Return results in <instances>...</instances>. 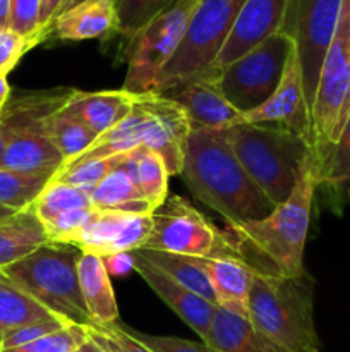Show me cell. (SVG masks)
Listing matches in <instances>:
<instances>
[{
	"instance_id": "18",
	"label": "cell",
	"mask_w": 350,
	"mask_h": 352,
	"mask_svg": "<svg viewBox=\"0 0 350 352\" xmlns=\"http://www.w3.org/2000/svg\"><path fill=\"white\" fill-rule=\"evenodd\" d=\"M119 33L115 0H82L58 14L51 24V34L64 41H84Z\"/></svg>"
},
{
	"instance_id": "5",
	"label": "cell",
	"mask_w": 350,
	"mask_h": 352,
	"mask_svg": "<svg viewBox=\"0 0 350 352\" xmlns=\"http://www.w3.org/2000/svg\"><path fill=\"white\" fill-rule=\"evenodd\" d=\"M81 251L48 243L23 260L2 268L0 275L72 325H91L78 280Z\"/></svg>"
},
{
	"instance_id": "27",
	"label": "cell",
	"mask_w": 350,
	"mask_h": 352,
	"mask_svg": "<svg viewBox=\"0 0 350 352\" xmlns=\"http://www.w3.org/2000/svg\"><path fill=\"white\" fill-rule=\"evenodd\" d=\"M93 206L103 212L154 213L148 199L141 195L137 186L130 181L122 165L113 168L91 189Z\"/></svg>"
},
{
	"instance_id": "26",
	"label": "cell",
	"mask_w": 350,
	"mask_h": 352,
	"mask_svg": "<svg viewBox=\"0 0 350 352\" xmlns=\"http://www.w3.org/2000/svg\"><path fill=\"white\" fill-rule=\"evenodd\" d=\"M40 129L64 155L65 162L72 160L82 151L88 150L96 140V134L69 107V100L60 109H57L41 120Z\"/></svg>"
},
{
	"instance_id": "36",
	"label": "cell",
	"mask_w": 350,
	"mask_h": 352,
	"mask_svg": "<svg viewBox=\"0 0 350 352\" xmlns=\"http://www.w3.org/2000/svg\"><path fill=\"white\" fill-rule=\"evenodd\" d=\"M86 332L91 340L106 352H151L143 342L132 336L129 329L119 322L105 323V325H88Z\"/></svg>"
},
{
	"instance_id": "50",
	"label": "cell",
	"mask_w": 350,
	"mask_h": 352,
	"mask_svg": "<svg viewBox=\"0 0 350 352\" xmlns=\"http://www.w3.org/2000/svg\"><path fill=\"white\" fill-rule=\"evenodd\" d=\"M16 213L17 212H14V210L5 208V206H0V222H2V220H5V219H9V217L16 215Z\"/></svg>"
},
{
	"instance_id": "34",
	"label": "cell",
	"mask_w": 350,
	"mask_h": 352,
	"mask_svg": "<svg viewBox=\"0 0 350 352\" xmlns=\"http://www.w3.org/2000/svg\"><path fill=\"white\" fill-rule=\"evenodd\" d=\"M172 0H115L119 14V34L126 40L143 30Z\"/></svg>"
},
{
	"instance_id": "47",
	"label": "cell",
	"mask_w": 350,
	"mask_h": 352,
	"mask_svg": "<svg viewBox=\"0 0 350 352\" xmlns=\"http://www.w3.org/2000/svg\"><path fill=\"white\" fill-rule=\"evenodd\" d=\"M10 98V86L9 81H7V76L0 74V109L7 105Z\"/></svg>"
},
{
	"instance_id": "22",
	"label": "cell",
	"mask_w": 350,
	"mask_h": 352,
	"mask_svg": "<svg viewBox=\"0 0 350 352\" xmlns=\"http://www.w3.org/2000/svg\"><path fill=\"white\" fill-rule=\"evenodd\" d=\"M206 344L218 352H285L264 337L249 318L216 308Z\"/></svg>"
},
{
	"instance_id": "8",
	"label": "cell",
	"mask_w": 350,
	"mask_h": 352,
	"mask_svg": "<svg viewBox=\"0 0 350 352\" xmlns=\"http://www.w3.org/2000/svg\"><path fill=\"white\" fill-rule=\"evenodd\" d=\"M151 217L153 230L141 250L191 258H240L225 230H220L182 196L167 198Z\"/></svg>"
},
{
	"instance_id": "17",
	"label": "cell",
	"mask_w": 350,
	"mask_h": 352,
	"mask_svg": "<svg viewBox=\"0 0 350 352\" xmlns=\"http://www.w3.org/2000/svg\"><path fill=\"white\" fill-rule=\"evenodd\" d=\"M168 95L180 103L191 117L192 127L225 129L235 124L239 110L225 98L216 81V72H205ZM170 93V91H168Z\"/></svg>"
},
{
	"instance_id": "21",
	"label": "cell",
	"mask_w": 350,
	"mask_h": 352,
	"mask_svg": "<svg viewBox=\"0 0 350 352\" xmlns=\"http://www.w3.org/2000/svg\"><path fill=\"white\" fill-rule=\"evenodd\" d=\"M136 102L137 93L126 91L124 88L95 93L72 91L69 107L81 117L96 138H100L120 122L132 110Z\"/></svg>"
},
{
	"instance_id": "6",
	"label": "cell",
	"mask_w": 350,
	"mask_h": 352,
	"mask_svg": "<svg viewBox=\"0 0 350 352\" xmlns=\"http://www.w3.org/2000/svg\"><path fill=\"white\" fill-rule=\"evenodd\" d=\"M246 0H201L180 45L156 81L154 93L172 91L211 69Z\"/></svg>"
},
{
	"instance_id": "7",
	"label": "cell",
	"mask_w": 350,
	"mask_h": 352,
	"mask_svg": "<svg viewBox=\"0 0 350 352\" xmlns=\"http://www.w3.org/2000/svg\"><path fill=\"white\" fill-rule=\"evenodd\" d=\"M199 3L201 0H172L143 30L127 40L124 50L127 62L126 91L154 93L158 78L180 45Z\"/></svg>"
},
{
	"instance_id": "19",
	"label": "cell",
	"mask_w": 350,
	"mask_h": 352,
	"mask_svg": "<svg viewBox=\"0 0 350 352\" xmlns=\"http://www.w3.org/2000/svg\"><path fill=\"white\" fill-rule=\"evenodd\" d=\"M205 268L216 306L233 315L249 318V294L254 270L240 258H196Z\"/></svg>"
},
{
	"instance_id": "30",
	"label": "cell",
	"mask_w": 350,
	"mask_h": 352,
	"mask_svg": "<svg viewBox=\"0 0 350 352\" xmlns=\"http://www.w3.org/2000/svg\"><path fill=\"white\" fill-rule=\"evenodd\" d=\"M326 188L333 205H343L350 198V116L340 140L331 148L318 170V188Z\"/></svg>"
},
{
	"instance_id": "29",
	"label": "cell",
	"mask_w": 350,
	"mask_h": 352,
	"mask_svg": "<svg viewBox=\"0 0 350 352\" xmlns=\"http://www.w3.org/2000/svg\"><path fill=\"white\" fill-rule=\"evenodd\" d=\"M45 320H62L0 275V332ZM65 322V320H64Z\"/></svg>"
},
{
	"instance_id": "35",
	"label": "cell",
	"mask_w": 350,
	"mask_h": 352,
	"mask_svg": "<svg viewBox=\"0 0 350 352\" xmlns=\"http://www.w3.org/2000/svg\"><path fill=\"white\" fill-rule=\"evenodd\" d=\"M86 340H88L86 327L69 323L64 329L55 330V332L40 337L26 346L0 352H78Z\"/></svg>"
},
{
	"instance_id": "28",
	"label": "cell",
	"mask_w": 350,
	"mask_h": 352,
	"mask_svg": "<svg viewBox=\"0 0 350 352\" xmlns=\"http://www.w3.org/2000/svg\"><path fill=\"white\" fill-rule=\"evenodd\" d=\"M146 261H150L153 267L163 272L165 275L180 284L182 287L196 292L198 296L205 298L206 301L216 305L215 292H213L211 282L206 275L205 268L198 263L196 258L184 256V254L165 253L156 250H136Z\"/></svg>"
},
{
	"instance_id": "25",
	"label": "cell",
	"mask_w": 350,
	"mask_h": 352,
	"mask_svg": "<svg viewBox=\"0 0 350 352\" xmlns=\"http://www.w3.org/2000/svg\"><path fill=\"white\" fill-rule=\"evenodd\" d=\"M122 168L127 172L130 181L137 186L141 195L148 199L151 208L156 212L167 199L168 179H170L163 158L154 151L141 146L124 158Z\"/></svg>"
},
{
	"instance_id": "24",
	"label": "cell",
	"mask_w": 350,
	"mask_h": 352,
	"mask_svg": "<svg viewBox=\"0 0 350 352\" xmlns=\"http://www.w3.org/2000/svg\"><path fill=\"white\" fill-rule=\"evenodd\" d=\"M150 113L136 102L129 113L120 122H117L112 129L106 131L95 143L69 162L89 160V158H106L117 155H129L130 151L143 146L144 131H146Z\"/></svg>"
},
{
	"instance_id": "11",
	"label": "cell",
	"mask_w": 350,
	"mask_h": 352,
	"mask_svg": "<svg viewBox=\"0 0 350 352\" xmlns=\"http://www.w3.org/2000/svg\"><path fill=\"white\" fill-rule=\"evenodd\" d=\"M342 2L343 0H290L288 3L281 30L287 31L295 43L309 113L323 62L338 28Z\"/></svg>"
},
{
	"instance_id": "9",
	"label": "cell",
	"mask_w": 350,
	"mask_h": 352,
	"mask_svg": "<svg viewBox=\"0 0 350 352\" xmlns=\"http://www.w3.org/2000/svg\"><path fill=\"white\" fill-rule=\"evenodd\" d=\"M350 116V45L336 33L328 48L311 107V155L321 168Z\"/></svg>"
},
{
	"instance_id": "45",
	"label": "cell",
	"mask_w": 350,
	"mask_h": 352,
	"mask_svg": "<svg viewBox=\"0 0 350 352\" xmlns=\"http://www.w3.org/2000/svg\"><path fill=\"white\" fill-rule=\"evenodd\" d=\"M12 133H14L12 126H10L9 120L5 119V116L0 112V160H2L7 143H9V140L12 138Z\"/></svg>"
},
{
	"instance_id": "41",
	"label": "cell",
	"mask_w": 350,
	"mask_h": 352,
	"mask_svg": "<svg viewBox=\"0 0 350 352\" xmlns=\"http://www.w3.org/2000/svg\"><path fill=\"white\" fill-rule=\"evenodd\" d=\"M139 342H143L151 352H218L206 342H192V340L178 339V337L146 336L130 330Z\"/></svg>"
},
{
	"instance_id": "43",
	"label": "cell",
	"mask_w": 350,
	"mask_h": 352,
	"mask_svg": "<svg viewBox=\"0 0 350 352\" xmlns=\"http://www.w3.org/2000/svg\"><path fill=\"white\" fill-rule=\"evenodd\" d=\"M64 0H41V30L50 36L51 34V24H54L55 17H57L58 10Z\"/></svg>"
},
{
	"instance_id": "4",
	"label": "cell",
	"mask_w": 350,
	"mask_h": 352,
	"mask_svg": "<svg viewBox=\"0 0 350 352\" xmlns=\"http://www.w3.org/2000/svg\"><path fill=\"white\" fill-rule=\"evenodd\" d=\"M223 131L249 177L275 206L283 203L311 155L307 141L275 124H233Z\"/></svg>"
},
{
	"instance_id": "3",
	"label": "cell",
	"mask_w": 350,
	"mask_h": 352,
	"mask_svg": "<svg viewBox=\"0 0 350 352\" xmlns=\"http://www.w3.org/2000/svg\"><path fill=\"white\" fill-rule=\"evenodd\" d=\"M249 322L281 351L321 352L307 274L280 277L254 272Z\"/></svg>"
},
{
	"instance_id": "20",
	"label": "cell",
	"mask_w": 350,
	"mask_h": 352,
	"mask_svg": "<svg viewBox=\"0 0 350 352\" xmlns=\"http://www.w3.org/2000/svg\"><path fill=\"white\" fill-rule=\"evenodd\" d=\"M78 280L91 325L119 322L117 299L103 258L91 253L79 254Z\"/></svg>"
},
{
	"instance_id": "23",
	"label": "cell",
	"mask_w": 350,
	"mask_h": 352,
	"mask_svg": "<svg viewBox=\"0 0 350 352\" xmlns=\"http://www.w3.org/2000/svg\"><path fill=\"white\" fill-rule=\"evenodd\" d=\"M43 223L33 206L0 222V270L23 260L38 248L48 244Z\"/></svg>"
},
{
	"instance_id": "16",
	"label": "cell",
	"mask_w": 350,
	"mask_h": 352,
	"mask_svg": "<svg viewBox=\"0 0 350 352\" xmlns=\"http://www.w3.org/2000/svg\"><path fill=\"white\" fill-rule=\"evenodd\" d=\"M134 270L141 275L144 282L153 289L154 294L185 323L191 327L199 336L201 342L208 339L209 329H211L213 316L218 306L206 301L205 298L198 296L196 292L182 287L175 280H172L168 275L158 270L156 267L144 260L137 251H132Z\"/></svg>"
},
{
	"instance_id": "48",
	"label": "cell",
	"mask_w": 350,
	"mask_h": 352,
	"mask_svg": "<svg viewBox=\"0 0 350 352\" xmlns=\"http://www.w3.org/2000/svg\"><path fill=\"white\" fill-rule=\"evenodd\" d=\"M79 352H106L103 347H100L98 344L95 342V340H91L88 337V340H86L84 344L81 346V349H79Z\"/></svg>"
},
{
	"instance_id": "38",
	"label": "cell",
	"mask_w": 350,
	"mask_h": 352,
	"mask_svg": "<svg viewBox=\"0 0 350 352\" xmlns=\"http://www.w3.org/2000/svg\"><path fill=\"white\" fill-rule=\"evenodd\" d=\"M96 210L98 208H95V206L69 210V212L58 213L54 219L43 222L48 241L54 244H65L79 230L84 229L86 223L95 217Z\"/></svg>"
},
{
	"instance_id": "39",
	"label": "cell",
	"mask_w": 350,
	"mask_h": 352,
	"mask_svg": "<svg viewBox=\"0 0 350 352\" xmlns=\"http://www.w3.org/2000/svg\"><path fill=\"white\" fill-rule=\"evenodd\" d=\"M38 38H24L10 30L0 31V74L7 76L23 58L26 52L40 45Z\"/></svg>"
},
{
	"instance_id": "53",
	"label": "cell",
	"mask_w": 350,
	"mask_h": 352,
	"mask_svg": "<svg viewBox=\"0 0 350 352\" xmlns=\"http://www.w3.org/2000/svg\"><path fill=\"white\" fill-rule=\"evenodd\" d=\"M78 352H79V351H78Z\"/></svg>"
},
{
	"instance_id": "44",
	"label": "cell",
	"mask_w": 350,
	"mask_h": 352,
	"mask_svg": "<svg viewBox=\"0 0 350 352\" xmlns=\"http://www.w3.org/2000/svg\"><path fill=\"white\" fill-rule=\"evenodd\" d=\"M336 33L342 34L350 45V0H343L342 2V12H340V21H338V28H336Z\"/></svg>"
},
{
	"instance_id": "13",
	"label": "cell",
	"mask_w": 350,
	"mask_h": 352,
	"mask_svg": "<svg viewBox=\"0 0 350 352\" xmlns=\"http://www.w3.org/2000/svg\"><path fill=\"white\" fill-rule=\"evenodd\" d=\"M235 124H275L307 141L311 148V113L304 91L297 50H292L283 78L273 95L249 112H240Z\"/></svg>"
},
{
	"instance_id": "40",
	"label": "cell",
	"mask_w": 350,
	"mask_h": 352,
	"mask_svg": "<svg viewBox=\"0 0 350 352\" xmlns=\"http://www.w3.org/2000/svg\"><path fill=\"white\" fill-rule=\"evenodd\" d=\"M65 325H69V323L64 322V320H45V322L27 323V325L19 327V329L10 330V332L3 333L2 351L26 346V344L33 342L40 337L48 336V333L55 332L58 329H64Z\"/></svg>"
},
{
	"instance_id": "12",
	"label": "cell",
	"mask_w": 350,
	"mask_h": 352,
	"mask_svg": "<svg viewBox=\"0 0 350 352\" xmlns=\"http://www.w3.org/2000/svg\"><path fill=\"white\" fill-rule=\"evenodd\" d=\"M153 215V213H151ZM150 213H124L96 210L95 217L84 229L65 243L81 253L110 256L117 253H132L141 250L153 230Z\"/></svg>"
},
{
	"instance_id": "1",
	"label": "cell",
	"mask_w": 350,
	"mask_h": 352,
	"mask_svg": "<svg viewBox=\"0 0 350 352\" xmlns=\"http://www.w3.org/2000/svg\"><path fill=\"white\" fill-rule=\"evenodd\" d=\"M318 168L309 155L302 164L290 196L277 205L270 215L247 223H226L225 234L239 256L261 274L299 277L304 275V250L314 195Z\"/></svg>"
},
{
	"instance_id": "14",
	"label": "cell",
	"mask_w": 350,
	"mask_h": 352,
	"mask_svg": "<svg viewBox=\"0 0 350 352\" xmlns=\"http://www.w3.org/2000/svg\"><path fill=\"white\" fill-rule=\"evenodd\" d=\"M290 0H246L208 72H218L281 31Z\"/></svg>"
},
{
	"instance_id": "52",
	"label": "cell",
	"mask_w": 350,
	"mask_h": 352,
	"mask_svg": "<svg viewBox=\"0 0 350 352\" xmlns=\"http://www.w3.org/2000/svg\"><path fill=\"white\" fill-rule=\"evenodd\" d=\"M2 110H3V109H0V112H2Z\"/></svg>"
},
{
	"instance_id": "32",
	"label": "cell",
	"mask_w": 350,
	"mask_h": 352,
	"mask_svg": "<svg viewBox=\"0 0 350 352\" xmlns=\"http://www.w3.org/2000/svg\"><path fill=\"white\" fill-rule=\"evenodd\" d=\"M50 179L47 175L19 174L0 167V206L14 212L30 208Z\"/></svg>"
},
{
	"instance_id": "42",
	"label": "cell",
	"mask_w": 350,
	"mask_h": 352,
	"mask_svg": "<svg viewBox=\"0 0 350 352\" xmlns=\"http://www.w3.org/2000/svg\"><path fill=\"white\" fill-rule=\"evenodd\" d=\"M103 263H105L106 272L108 275H117V277H124V275H129L134 270V258L132 253H117L110 254V256L103 258Z\"/></svg>"
},
{
	"instance_id": "46",
	"label": "cell",
	"mask_w": 350,
	"mask_h": 352,
	"mask_svg": "<svg viewBox=\"0 0 350 352\" xmlns=\"http://www.w3.org/2000/svg\"><path fill=\"white\" fill-rule=\"evenodd\" d=\"M10 0H0V31L9 30Z\"/></svg>"
},
{
	"instance_id": "37",
	"label": "cell",
	"mask_w": 350,
	"mask_h": 352,
	"mask_svg": "<svg viewBox=\"0 0 350 352\" xmlns=\"http://www.w3.org/2000/svg\"><path fill=\"white\" fill-rule=\"evenodd\" d=\"M41 0H10L9 30L24 38L45 41L48 34L41 30Z\"/></svg>"
},
{
	"instance_id": "10",
	"label": "cell",
	"mask_w": 350,
	"mask_h": 352,
	"mask_svg": "<svg viewBox=\"0 0 350 352\" xmlns=\"http://www.w3.org/2000/svg\"><path fill=\"white\" fill-rule=\"evenodd\" d=\"M294 47L290 34L281 30L216 72L225 98L239 112L263 105L280 85Z\"/></svg>"
},
{
	"instance_id": "51",
	"label": "cell",
	"mask_w": 350,
	"mask_h": 352,
	"mask_svg": "<svg viewBox=\"0 0 350 352\" xmlns=\"http://www.w3.org/2000/svg\"><path fill=\"white\" fill-rule=\"evenodd\" d=\"M2 339H3V333L0 332V351H2Z\"/></svg>"
},
{
	"instance_id": "2",
	"label": "cell",
	"mask_w": 350,
	"mask_h": 352,
	"mask_svg": "<svg viewBox=\"0 0 350 352\" xmlns=\"http://www.w3.org/2000/svg\"><path fill=\"white\" fill-rule=\"evenodd\" d=\"M180 175L192 195L229 226L261 220L275 208L240 165L223 129L192 127Z\"/></svg>"
},
{
	"instance_id": "31",
	"label": "cell",
	"mask_w": 350,
	"mask_h": 352,
	"mask_svg": "<svg viewBox=\"0 0 350 352\" xmlns=\"http://www.w3.org/2000/svg\"><path fill=\"white\" fill-rule=\"evenodd\" d=\"M86 206H93L89 189L65 184V182L54 181V179H50V182L45 186L36 201L33 203V210L41 223L54 219L58 213L75 208H86Z\"/></svg>"
},
{
	"instance_id": "15",
	"label": "cell",
	"mask_w": 350,
	"mask_h": 352,
	"mask_svg": "<svg viewBox=\"0 0 350 352\" xmlns=\"http://www.w3.org/2000/svg\"><path fill=\"white\" fill-rule=\"evenodd\" d=\"M5 119L12 126V138L7 143L0 167L27 175L54 177L64 165L65 158L54 143L41 133L40 122L21 124L14 120L5 110Z\"/></svg>"
},
{
	"instance_id": "49",
	"label": "cell",
	"mask_w": 350,
	"mask_h": 352,
	"mask_svg": "<svg viewBox=\"0 0 350 352\" xmlns=\"http://www.w3.org/2000/svg\"><path fill=\"white\" fill-rule=\"evenodd\" d=\"M79 2H82V0H64V2H62V6H60V10H58V14L65 12V10L71 9V7L78 6ZM58 14H57V16H58Z\"/></svg>"
},
{
	"instance_id": "33",
	"label": "cell",
	"mask_w": 350,
	"mask_h": 352,
	"mask_svg": "<svg viewBox=\"0 0 350 352\" xmlns=\"http://www.w3.org/2000/svg\"><path fill=\"white\" fill-rule=\"evenodd\" d=\"M126 157L127 155H117V157L65 162V164L62 165L60 170H58L51 179L91 191L103 177H106V175L113 170V168L120 167Z\"/></svg>"
}]
</instances>
